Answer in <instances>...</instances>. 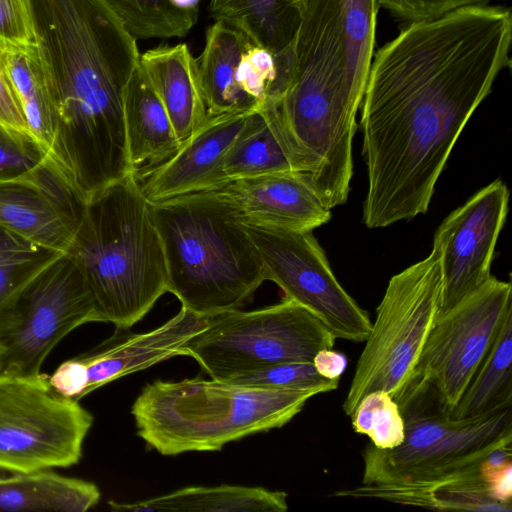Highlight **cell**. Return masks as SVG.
Returning <instances> with one entry per match:
<instances>
[{"label":"cell","instance_id":"obj_16","mask_svg":"<svg viewBox=\"0 0 512 512\" xmlns=\"http://www.w3.org/2000/svg\"><path fill=\"white\" fill-rule=\"evenodd\" d=\"M87 204L48 158L31 176L0 183V225L65 254Z\"/></svg>","mask_w":512,"mask_h":512},{"label":"cell","instance_id":"obj_23","mask_svg":"<svg viewBox=\"0 0 512 512\" xmlns=\"http://www.w3.org/2000/svg\"><path fill=\"white\" fill-rule=\"evenodd\" d=\"M101 497L96 484L51 470L0 475V511L85 512Z\"/></svg>","mask_w":512,"mask_h":512},{"label":"cell","instance_id":"obj_5","mask_svg":"<svg viewBox=\"0 0 512 512\" xmlns=\"http://www.w3.org/2000/svg\"><path fill=\"white\" fill-rule=\"evenodd\" d=\"M167 267V291L211 317L239 309L262 285L264 267L243 222L212 191L151 203Z\"/></svg>","mask_w":512,"mask_h":512},{"label":"cell","instance_id":"obj_8","mask_svg":"<svg viewBox=\"0 0 512 512\" xmlns=\"http://www.w3.org/2000/svg\"><path fill=\"white\" fill-rule=\"evenodd\" d=\"M442 306L441 251L433 244L425 259L389 280L344 399L347 416L366 394L376 390L399 400Z\"/></svg>","mask_w":512,"mask_h":512},{"label":"cell","instance_id":"obj_30","mask_svg":"<svg viewBox=\"0 0 512 512\" xmlns=\"http://www.w3.org/2000/svg\"><path fill=\"white\" fill-rule=\"evenodd\" d=\"M350 417L354 432L366 435L376 448L393 449L404 440L405 426L400 408L386 391L366 394Z\"/></svg>","mask_w":512,"mask_h":512},{"label":"cell","instance_id":"obj_22","mask_svg":"<svg viewBox=\"0 0 512 512\" xmlns=\"http://www.w3.org/2000/svg\"><path fill=\"white\" fill-rule=\"evenodd\" d=\"M287 493L263 487L222 484L188 486L134 503L109 501L113 511L285 512Z\"/></svg>","mask_w":512,"mask_h":512},{"label":"cell","instance_id":"obj_37","mask_svg":"<svg viewBox=\"0 0 512 512\" xmlns=\"http://www.w3.org/2000/svg\"><path fill=\"white\" fill-rule=\"evenodd\" d=\"M312 363L316 371L329 380H339L346 369L347 358L344 354L330 349H322L316 353Z\"/></svg>","mask_w":512,"mask_h":512},{"label":"cell","instance_id":"obj_36","mask_svg":"<svg viewBox=\"0 0 512 512\" xmlns=\"http://www.w3.org/2000/svg\"><path fill=\"white\" fill-rule=\"evenodd\" d=\"M482 471L490 496L498 502L511 504L512 463L495 471Z\"/></svg>","mask_w":512,"mask_h":512},{"label":"cell","instance_id":"obj_32","mask_svg":"<svg viewBox=\"0 0 512 512\" xmlns=\"http://www.w3.org/2000/svg\"><path fill=\"white\" fill-rule=\"evenodd\" d=\"M47 159L32 136L0 123V183L31 176Z\"/></svg>","mask_w":512,"mask_h":512},{"label":"cell","instance_id":"obj_18","mask_svg":"<svg viewBox=\"0 0 512 512\" xmlns=\"http://www.w3.org/2000/svg\"><path fill=\"white\" fill-rule=\"evenodd\" d=\"M241 221L295 231H313L331 218L296 172L265 174L225 181L211 189Z\"/></svg>","mask_w":512,"mask_h":512},{"label":"cell","instance_id":"obj_17","mask_svg":"<svg viewBox=\"0 0 512 512\" xmlns=\"http://www.w3.org/2000/svg\"><path fill=\"white\" fill-rule=\"evenodd\" d=\"M207 324V317L181 307L161 326L144 333L116 328L106 340L74 357L85 383V396L121 377L183 355L182 347Z\"/></svg>","mask_w":512,"mask_h":512},{"label":"cell","instance_id":"obj_24","mask_svg":"<svg viewBox=\"0 0 512 512\" xmlns=\"http://www.w3.org/2000/svg\"><path fill=\"white\" fill-rule=\"evenodd\" d=\"M299 3L300 0H211L209 11L215 21L240 30L277 56L295 35Z\"/></svg>","mask_w":512,"mask_h":512},{"label":"cell","instance_id":"obj_13","mask_svg":"<svg viewBox=\"0 0 512 512\" xmlns=\"http://www.w3.org/2000/svg\"><path fill=\"white\" fill-rule=\"evenodd\" d=\"M512 315V286L491 276L432 326L411 380L431 385L451 411Z\"/></svg>","mask_w":512,"mask_h":512},{"label":"cell","instance_id":"obj_4","mask_svg":"<svg viewBox=\"0 0 512 512\" xmlns=\"http://www.w3.org/2000/svg\"><path fill=\"white\" fill-rule=\"evenodd\" d=\"M67 255L85 279L103 322L129 329L167 291V267L151 202L132 176L87 201Z\"/></svg>","mask_w":512,"mask_h":512},{"label":"cell","instance_id":"obj_11","mask_svg":"<svg viewBox=\"0 0 512 512\" xmlns=\"http://www.w3.org/2000/svg\"><path fill=\"white\" fill-rule=\"evenodd\" d=\"M93 424L79 401L57 394L48 376L0 373V470L35 472L76 465Z\"/></svg>","mask_w":512,"mask_h":512},{"label":"cell","instance_id":"obj_14","mask_svg":"<svg viewBox=\"0 0 512 512\" xmlns=\"http://www.w3.org/2000/svg\"><path fill=\"white\" fill-rule=\"evenodd\" d=\"M195 60L207 120L260 110L277 79L276 56L221 21L207 28L203 50Z\"/></svg>","mask_w":512,"mask_h":512},{"label":"cell","instance_id":"obj_7","mask_svg":"<svg viewBox=\"0 0 512 512\" xmlns=\"http://www.w3.org/2000/svg\"><path fill=\"white\" fill-rule=\"evenodd\" d=\"M397 404L404 440L393 449L366 446L362 484L447 481L479 469L492 449L512 442V406L453 419L436 390L422 380H411Z\"/></svg>","mask_w":512,"mask_h":512},{"label":"cell","instance_id":"obj_6","mask_svg":"<svg viewBox=\"0 0 512 512\" xmlns=\"http://www.w3.org/2000/svg\"><path fill=\"white\" fill-rule=\"evenodd\" d=\"M313 392L241 387L225 381L157 379L146 384L131 413L137 435L165 456L218 451L244 437L280 428Z\"/></svg>","mask_w":512,"mask_h":512},{"label":"cell","instance_id":"obj_35","mask_svg":"<svg viewBox=\"0 0 512 512\" xmlns=\"http://www.w3.org/2000/svg\"><path fill=\"white\" fill-rule=\"evenodd\" d=\"M0 123L31 136L28 123L10 77L0 58Z\"/></svg>","mask_w":512,"mask_h":512},{"label":"cell","instance_id":"obj_3","mask_svg":"<svg viewBox=\"0 0 512 512\" xmlns=\"http://www.w3.org/2000/svg\"><path fill=\"white\" fill-rule=\"evenodd\" d=\"M277 64L273 99L260 110L293 172L331 210L348 198L365 91L349 70L341 0H300L295 35Z\"/></svg>","mask_w":512,"mask_h":512},{"label":"cell","instance_id":"obj_12","mask_svg":"<svg viewBox=\"0 0 512 512\" xmlns=\"http://www.w3.org/2000/svg\"><path fill=\"white\" fill-rule=\"evenodd\" d=\"M243 225L261 258L266 280L276 283L285 298L314 313L336 339L366 340L370 317L340 285L312 231Z\"/></svg>","mask_w":512,"mask_h":512},{"label":"cell","instance_id":"obj_9","mask_svg":"<svg viewBox=\"0 0 512 512\" xmlns=\"http://www.w3.org/2000/svg\"><path fill=\"white\" fill-rule=\"evenodd\" d=\"M336 337L322 320L295 301L252 311L234 309L207 317L206 326L182 347L212 379L282 362H312Z\"/></svg>","mask_w":512,"mask_h":512},{"label":"cell","instance_id":"obj_33","mask_svg":"<svg viewBox=\"0 0 512 512\" xmlns=\"http://www.w3.org/2000/svg\"><path fill=\"white\" fill-rule=\"evenodd\" d=\"M399 19L413 22L434 18L470 6H485L492 0H377Z\"/></svg>","mask_w":512,"mask_h":512},{"label":"cell","instance_id":"obj_2","mask_svg":"<svg viewBox=\"0 0 512 512\" xmlns=\"http://www.w3.org/2000/svg\"><path fill=\"white\" fill-rule=\"evenodd\" d=\"M52 108L48 156L102 181L129 167L124 101L140 53L106 0H25Z\"/></svg>","mask_w":512,"mask_h":512},{"label":"cell","instance_id":"obj_34","mask_svg":"<svg viewBox=\"0 0 512 512\" xmlns=\"http://www.w3.org/2000/svg\"><path fill=\"white\" fill-rule=\"evenodd\" d=\"M0 39L15 45H34L25 0H0Z\"/></svg>","mask_w":512,"mask_h":512},{"label":"cell","instance_id":"obj_20","mask_svg":"<svg viewBox=\"0 0 512 512\" xmlns=\"http://www.w3.org/2000/svg\"><path fill=\"white\" fill-rule=\"evenodd\" d=\"M139 65L183 144L207 121L196 60L189 47L184 43L157 46L140 54Z\"/></svg>","mask_w":512,"mask_h":512},{"label":"cell","instance_id":"obj_10","mask_svg":"<svg viewBox=\"0 0 512 512\" xmlns=\"http://www.w3.org/2000/svg\"><path fill=\"white\" fill-rule=\"evenodd\" d=\"M90 322H103L94 297L74 263L61 254L0 312V373L42 376V365L53 348Z\"/></svg>","mask_w":512,"mask_h":512},{"label":"cell","instance_id":"obj_1","mask_svg":"<svg viewBox=\"0 0 512 512\" xmlns=\"http://www.w3.org/2000/svg\"><path fill=\"white\" fill-rule=\"evenodd\" d=\"M511 40L509 9L470 6L409 22L376 52L361 102L368 228L428 210L459 135L510 65Z\"/></svg>","mask_w":512,"mask_h":512},{"label":"cell","instance_id":"obj_27","mask_svg":"<svg viewBox=\"0 0 512 512\" xmlns=\"http://www.w3.org/2000/svg\"><path fill=\"white\" fill-rule=\"evenodd\" d=\"M291 171V164L266 117L261 110L252 112L224 157V182Z\"/></svg>","mask_w":512,"mask_h":512},{"label":"cell","instance_id":"obj_26","mask_svg":"<svg viewBox=\"0 0 512 512\" xmlns=\"http://www.w3.org/2000/svg\"><path fill=\"white\" fill-rule=\"evenodd\" d=\"M0 58L21 104L31 136L48 156L52 142V108L36 45L0 39Z\"/></svg>","mask_w":512,"mask_h":512},{"label":"cell","instance_id":"obj_28","mask_svg":"<svg viewBox=\"0 0 512 512\" xmlns=\"http://www.w3.org/2000/svg\"><path fill=\"white\" fill-rule=\"evenodd\" d=\"M136 40L185 37L195 26L200 0H106Z\"/></svg>","mask_w":512,"mask_h":512},{"label":"cell","instance_id":"obj_25","mask_svg":"<svg viewBox=\"0 0 512 512\" xmlns=\"http://www.w3.org/2000/svg\"><path fill=\"white\" fill-rule=\"evenodd\" d=\"M508 406H512V315L506 318L449 416L467 419Z\"/></svg>","mask_w":512,"mask_h":512},{"label":"cell","instance_id":"obj_21","mask_svg":"<svg viewBox=\"0 0 512 512\" xmlns=\"http://www.w3.org/2000/svg\"><path fill=\"white\" fill-rule=\"evenodd\" d=\"M124 120L131 175L140 181L180 149L171 120L140 65L129 82Z\"/></svg>","mask_w":512,"mask_h":512},{"label":"cell","instance_id":"obj_31","mask_svg":"<svg viewBox=\"0 0 512 512\" xmlns=\"http://www.w3.org/2000/svg\"><path fill=\"white\" fill-rule=\"evenodd\" d=\"M224 381L247 388L313 392L315 395L333 391L339 384V380L322 377L312 362L276 363Z\"/></svg>","mask_w":512,"mask_h":512},{"label":"cell","instance_id":"obj_15","mask_svg":"<svg viewBox=\"0 0 512 512\" xmlns=\"http://www.w3.org/2000/svg\"><path fill=\"white\" fill-rule=\"evenodd\" d=\"M509 190L495 180L451 212L438 227L433 244L441 251L444 312L481 287L508 213Z\"/></svg>","mask_w":512,"mask_h":512},{"label":"cell","instance_id":"obj_29","mask_svg":"<svg viewBox=\"0 0 512 512\" xmlns=\"http://www.w3.org/2000/svg\"><path fill=\"white\" fill-rule=\"evenodd\" d=\"M60 255L0 225V312L32 277Z\"/></svg>","mask_w":512,"mask_h":512},{"label":"cell","instance_id":"obj_19","mask_svg":"<svg viewBox=\"0 0 512 512\" xmlns=\"http://www.w3.org/2000/svg\"><path fill=\"white\" fill-rule=\"evenodd\" d=\"M252 112L207 120L181 144L174 157L138 181L148 201L156 203L223 183L224 157Z\"/></svg>","mask_w":512,"mask_h":512}]
</instances>
